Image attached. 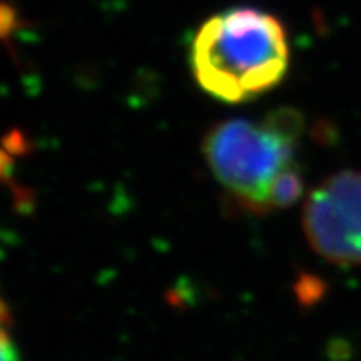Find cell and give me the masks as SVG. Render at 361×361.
<instances>
[{"instance_id": "cell-1", "label": "cell", "mask_w": 361, "mask_h": 361, "mask_svg": "<svg viewBox=\"0 0 361 361\" xmlns=\"http://www.w3.org/2000/svg\"><path fill=\"white\" fill-rule=\"evenodd\" d=\"M302 129L300 114L290 109L225 120L204 137V159L240 209L255 214L286 209L305 190L297 162Z\"/></svg>"}, {"instance_id": "cell-2", "label": "cell", "mask_w": 361, "mask_h": 361, "mask_svg": "<svg viewBox=\"0 0 361 361\" xmlns=\"http://www.w3.org/2000/svg\"><path fill=\"white\" fill-rule=\"evenodd\" d=\"M290 65L282 23L255 8L221 11L201 24L192 44V72L204 92L242 104L276 87Z\"/></svg>"}, {"instance_id": "cell-3", "label": "cell", "mask_w": 361, "mask_h": 361, "mask_svg": "<svg viewBox=\"0 0 361 361\" xmlns=\"http://www.w3.org/2000/svg\"><path fill=\"white\" fill-rule=\"evenodd\" d=\"M302 228L324 260L361 264V171H339L314 188L302 209Z\"/></svg>"}, {"instance_id": "cell-4", "label": "cell", "mask_w": 361, "mask_h": 361, "mask_svg": "<svg viewBox=\"0 0 361 361\" xmlns=\"http://www.w3.org/2000/svg\"><path fill=\"white\" fill-rule=\"evenodd\" d=\"M0 361H20L19 348L10 334V315L0 302Z\"/></svg>"}]
</instances>
